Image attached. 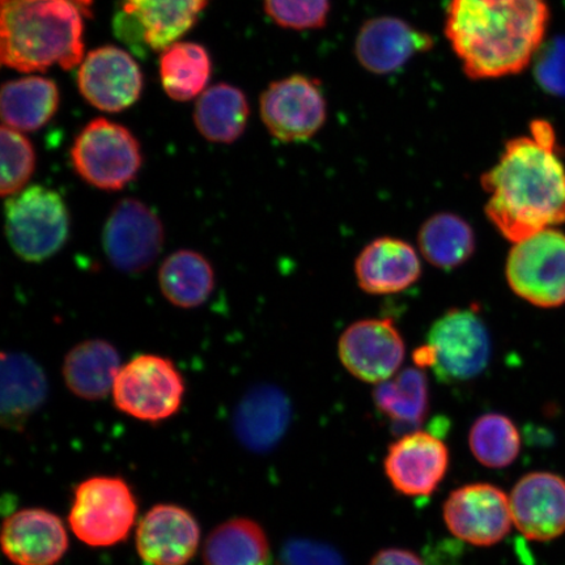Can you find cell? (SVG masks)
I'll return each mask as SVG.
<instances>
[{
  "instance_id": "cell-1",
  "label": "cell",
  "mask_w": 565,
  "mask_h": 565,
  "mask_svg": "<svg viewBox=\"0 0 565 565\" xmlns=\"http://www.w3.org/2000/svg\"><path fill=\"white\" fill-rule=\"evenodd\" d=\"M480 182L490 194L487 217L513 244L565 223V164L545 119H535L529 136L508 140Z\"/></svg>"
},
{
  "instance_id": "cell-2",
  "label": "cell",
  "mask_w": 565,
  "mask_h": 565,
  "mask_svg": "<svg viewBox=\"0 0 565 565\" xmlns=\"http://www.w3.org/2000/svg\"><path fill=\"white\" fill-rule=\"evenodd\" d=\"M548 23L546 0H450L445 34L470 79H499L530 65Z\"/></svg>"
},
{
  "instance_id": "cell-3",
  "label": "cell",
  "mask_w": 565,
  "mask_h": 565,
  "mask_svg": "<svg viewBox=\"0 0 565 565\" xmlns=\"http://www.w3.org/2000/svg\"><path fill=\"white\" fill-rule=\"evenodd\" d=\"M0 61L20 73L53 66L71 70L84 60V18L90 0H2Z\"/></svg>"
},
{
  "instance_id": "cell-4",
  "label": "cell",
  "mask_w": 565,
  "mask_h": 565,
  "mask_svg": "<svg viewBox=\"0 0 565 565\" xmlns=\"http://www.w3.org/2000/svg\"><path fill=\"white\" fill-rule=\"evenodd\" d=\"M489 329L472 309H451L429 329L415 352L419 369L430 366L445 384L465 383L482 374L491 359Z\"/></svg>"
},
{
  "instance_id": "cell-5",
  "label": "cell",
  "mask_w": 565,
  "mask_h": 565,
  "mask_svg": "<svg viewBox=\"0 0 565 565\" xmlns=\"http://www.w3.org/2000/svg\"><path fill=\"white\" fill-rule=\"evenodd\" d=\"M6 236L13 253L25 263L52 258L67 243L70 214L55 190L33 185L6 201Z\"/></svg>"
},
{
  "instance_id": "cell-6",
  "label": "cell",
  "mask_w": 565,
  "mask_h": 565,
  "mask_svg": "<svg viewBox=\"0 0 565 565\" xmlns=\"http://www.w3.org/2000/svg\"><path fill=\"white\" fill-rule=\"evenodd\" d=\"M71 161L88 185L104 192H118L136 180L143 157L130 130L109 119L97 118L76 137Z\"/></svg>"
},
{
  "instance_id": "cell-7",
  "label": "cell",
  "mask_w": 565,
  "mask_h": 565,
  "mask_svg": "<svg viewBox=\"0 0 565 565\" xmlns=\"http://www.w3.org/2000/svg\"><path fill=\"white\" fill-rule=\"evenodd\" d=\"M137 514V499L126 480L94 477L76 487L68 524L86 545L110 547L127 539Z\"/></svg>"
},
{
  "instance_id": "cell-8",
  "label": "cell",
  "mask_w": 565,
  "mask_h": 565,
  "mask_svg": "<svg viewBox=\"0 0 565 565\" xmlns=\"http://www.w3.org/2000/svg\"><path fill=\"white\" fill-rule=\"evenodd\" d=\"M119 412L147 423H160L179 412L185 381L167 358L145 353L122 366L113 386Z\"/></svg>"
},
{
  "instance_id": "cell-9",
  "label": "cell",
  "mask_w": 565,
  "mask_h": 565,
  "mask_svg": "<svg viewBox=\"0 0 565 565\" xmlns=\"http://www.w3.org/2000/svg\"><path fill=\"white\" fill-rule=\"evenodd\" d=\"M505 277L512 291L540 308L565 303V235L545 230L514 243Z\"/></svg>"
},
{
  "instance_id": "cell-10",
  "label": "cell",
  "mask_w": 565,
  "mask_h": 565,
  "mask_svg": "<svg viewBox=\"0 0 565 565\" xmlns=\"http://www.w3.org/2000/svg\"><path fill=\"white\" fill-rule=\"evenodd\" d=\"M259 110L268 132L285 143L312 139L328 118L321 84L303 75L271 83L260 96Z\"/></svg>"
},
{
  "instance_id": "cell-11",
  "label": "cell",
  "mask_w": 565,
  "mask_h": 565,
  "mask_svg": "<svg viewBox=\"0 0 565 565\" xmlns=\"http://www.w3.org/2000/svg\"><path fill=\"white\" fill-rule=\"evenodd\" d=\"M164 245L160 217L146 203L126 198L111 210L103 231L105 256L118 271L139 274L151 267Z\"/></svg>"
},
{
  "instance_id": "cell-12",
  "label": "cell",
  "mask_w": 565,
  "mask_h": 565,
  "mask_svg": "<svg viewBox=\"0 0 565 565\" xmlns=\"http://www.w3.org/2000/svg\"><path fill=\"white\" fill-rule=\"evenodd\" d=\"M444 521L451 534L472 546L497 545L513 524L510 497L489 483L463 486L445 501Z\"/></svg>"
},
{
  "instance_id": "cell-13",
  "label": "cell",
  "mask_w": 565,
  "mask_h": 565,
  "mask_svg": "<svg viewBox=\"0 0 565 565\" xmlns=\"http://www.w3.org/2000/svg\"><path fill=\"white\" fill-rule=\"evenodd\" d=\"M405 342L391 318L352 323L339 338L338 355L353 377L381 384L397 374L405 360Z\"/></svg>"
},
{
  "instance_id": "cell-14",
  "label": "cell",
  "mask_w": 565,
  "mask_h": 565,
  "mask_svg": "<svg viewBox=\"0 0 565 565\" xmlns=\"http://www.w3.org/2000/svg\"><path fill=\"white\" fill-rule=\"evenodd\" d=\"M77 86L96 109L117 113L138 102L143 76L130 54L116 46L98 47L83 60Z\"/></svg>"
},
{
  "instance_id": "cell-15",
  "label": "cell",
  "mask_w": 565,
  "mask_h": 565,
  "mask_svg": "<svg viewBox=\"0 0 565 565\" xmlns=\"http://www.w3.org/2000/svg\"><path fill=\"white\" fill-rule=\"evenodd\" d=\"M116 30L153 52L179 41L196 23L210 0H121Z\"/></svg>"
},
{
  "instance_id": "cell-16",
  "label": "cell",
  "mask_w": 565,
  "mask_h": 565,
  "mask_svg": "<svg viewBox=\"0 0 565 565\" xmlns=\"http://www.w3.org/2000/svg\"><path fill=\"white\" fill-rule=\"evenodd\" d=\"M513 524L529 541L548 542L565 533V479L548 471L530 472L510 497Z\"/></svg>"
},
{
  "instance_id": "cell-17",
  "label": "cell",
  "mask_w": 565,
  "mask_h": 565,
  "mask_svg": "<svg viewBox=\"0 0 565 565\" xmlns=\"http://www.w3.org/2000/svg\"><path fill=\"white\" fill-rule=\"evenodd\" d=\"M385 472L395 490L406 497H428L447 475L449 450L433 434H406L388 447Z\"/></svg>"
},
{
  "instance_id": "cell-18",
  "label": "cell",
  "mask_w": 565,
  "mask_h": 565,
  "mask_svg": "<svg viewBox=\"0 0 565 565\" xmlns=\"http://www.w3.org/2000/svg\"><path fill=\"white\" fill-rule=\"evenodd\" d=\"M201 529L185 508H151L137 530L138 554L147 565H186L200 547Z\"/></svg>"
},
{
  "instance_id": "cell-19",
  "label": "cell",
  "mask_w": 565,
  "mask_h": 565,
  "mask_svg": "<svg viewBox=\"0 0 565 565\" xmlns=\"http://www.w3.org/2000/svg\"><path fill=\"white\" fill-rule=\"evenodd\" d=\"M434 40L426 32L392 17L374 18L360 28L355 42L356 58L369 73L393 74L416 55L433 49Z\"/></svg>"
},
{
  "instance_id": "cell-20",
  "label": "cell",
  "mask_w": 565,
  "mask_h": 565,
  "mask_svg": "<svg viewBox=\"0 0 565 565\" xmlns=\"http://www.w3.org/2000/svg\"><path fill=\"white\" fill-rule=\"evenodd\" d=\"M2 548L15 565H55L67 553L68 535L58 515L26 508L6 519Z\"/></svg>"
},
{
  "instance_id": "cell-21",
  "label": "cell",
  "mask_w": 565,
  "mask_h": 565,
  "mask_svg": "<svg viewBox=\"0 0 565 565\" xmlns=\"http://www.w3.org/2000/svg\"><path fill=\"white\" fill-rule=\"evenodd\" d=\"M355 275L366 294H398L420 278L422 263L418 253L404 239L380 237L360 252Z\"/></svg>"
},
{
  "instance_id": "cell-22",
  "label": "cell",
  "mask_w": 565,
  "mask_h": 565,
  "mask_svg": "<svg viewBox=\"0 0 565 565\" xmlns=\"http://www.w3.org/2000/svg\"><path fill=\"white\" fill-rule=\"evenodd\" d=\"M291 404L279 387L252 388L237 406L233 427L245 448L265 454L277 447L291 422Z\"/></svg>"
},
{
  "instance_id": "cell-23",
  "label": "cell",
  "mask_w": 565,
  "mask_h": 565,
  "mask_svg": "<svg viewBox=\"0 0 565 565\" xmlns=\"http://www.w3.org/2000/svg\"><path fill=\"white\" fill-rule=\"evenodd\" d=\"M121 369L115 345L103 339H89L68 351L62 373L68 391L77 398L102 401L113 392Z\"/></svg>"
},
{
  "instance_id": "cell-24",
  "label": "cell",
  "mask_w": 565,
  "mask_h": 565,
  "mask_svg": "<svg viewBox=\"0 0 565 565\" xmlns=\"http://www.w3.org/2000/svg\"><path fill=\"white\" fill-rule=\"evenodd\" d=\"M47 380L39 363L25 353L3 352L2 412L3 426L21 429L28 419L45 404Z\"/></svg>"
},
{
  "instance_id": "cell-25",
  "label": "cell",
  "mask_w": 565,
  "mask_h": 565,
  "mask_svg": "<svg viewBox=\"0 0 565 565\" xmlns=\"http://www.w3.org/2000/svg\"><path fill=\"white\" fill-rule=\"evenodd\" d=\"M58 106L56 84L42 76L7 82L0 94L3 125L20 132L41 129L55 116Z\"/></svg>"
},
{
  "instance_id": "cell-26",
  "label": "cell",
  "mask_w": 565,
  "mask_h": 565,
  "mask_svg": "<svg viewBox=\"0 0 565 565\" xmlns=\"http://www.w3.org/2000/svg\"><path fill=\"white\" fill-rule=\"evenodd\" d=\"M159 286L172 306L182 309L201 307L214 291V267L201 253L177 250L162 263Z\"/></svg>"
},
{
  "instance_id": "cell-27",
  "label": "cell",
  "mask_w": 565,
  "mask_h": 565,
  "mask_svg": "<svg viewBox=\"0 0 565 565\" xmlns=\"http://www.w3.org/2000/svg\"><path fill=\"white\" fill-rule=\"evenodd\" d=\"M203 562L204 565H270V543L256 521L232 519L212 530L204 543Z\"/></svg>"
},
{
  "instance_id": "cell-28",
  "label": "cell",
  "mask_w": 565,
  "mask_h": 565,
  "mask_svg": "<svg viewBox=\"0 0 565 565\" xmlns=\"http://www.w3.org/2000/svg\"><path fill=\"white\" fill-rule=\"evenodd\" d=\"M249 118V104L242 89L216 84L198 98L194 122L203 138L230 145L243 136Z\"/></svg>"
},
{
  "instance_id": "cell-29",
  "label": "cell",
  "mask_w": 565,
  "mask_h": 565,
  "mask_svg": "<svg viewBox=\"0 0 565 565\" xmlns=\"http://www.w3.org/2000/svg\"><path fill=\"white\" fill-rule=\"evenodd\" d=\"M373 401L380 413L391 419L395 427H419L426 419L429 406V387L426 373L412 366L377 384Z\"/></svg>"
},
{
  "instance_id": "cell-30",
  "label": "cell",
  "mask_w": 565,
  "mask_h": 565,
  "mask_svg": "<svg viewBox=\"0 0 565 565\" xmlns=\"http://www.w3.org/2000/svg\"><path fill=\"white\" fill-rule=\"evenodd\" d=\"M418 243L422 256L444 270L459 267L476 252V233L461 216L441 212L423 223Z\"/></svg>"
},
{
  "instance_id": "cell-31",
  "label": "cell",
  "mask_w": 565,
  "mask_h": 565,
  "mask_svg": "<svg viewBox=\"0 0 565 565\" xmlns=\"http://www.w3.org/2000/svg\"><path fill=\"white\" fill-rule=\"evenodd\" d=\"M160 76L167 95L175 102L202 95L211 76L206 49L194 42H174L161 52Z\"/></svg>"
},
{
  "instance_id": "cell-32",
  "label": "cell",
  "mask_w": 565,
  "mask_h": 565,
  "mask_svg": "<svg viewBox=\"0 0 565 565\" xmlns=\"http://www.w3.org/2000/svg\"><path fill=\"white\" fill-rule=\"evenodd\" d=\"M472 455L487 468L503 469L515 461L521 450V436L515 424L503 414L480 416L470 429Z\"/></svg>"
},
{
  "instance_id": "cell-33",
  "label": "cell",
  "mask_w": 565,
  "mask_h": 565,
  "mask_svg": "<svg viewBox=\"0 0 565 565\" xmlns=\"http://www.w3.org/2000/svg\"><path fill=\"white\" fill-rule=\"evenodd\" d=\"M2 181L0 192L3 196H12L25 189L35 168L34 148L26 137L18 130L2 126Z\"/></svg>"
},
{
  "instance_id": "cell-34",
  "label": "cell",
  "mask_w": 565,
  "mask_h": 565,
  "mask_svg": "<svg viewBox=\"0 0 565 565\" xmlns=\"http://www.w3.org/2000/svg\"><path fill=\"white\" fill-rule=\"evenodd\" d=\"M265 12L286 30L310 31L327 25L330 0H264Z\"/></svg>"
},
{
  "instance_id": "cell-35",
  "label": "cell",
  "mask_w": 565,
  "mask_h": 565,
  "mask_svg": "<svg viewBox=\"0 0 565 565\" xmlns=\"http://www.w3.org/2000/svg\"><path fill=\"white\" fill-rule=\"evenodd\" d=\"M536 54V82L547 94L565 97V38L548 41Z\"/></svg>"
},
{
  "instance_id": "cell-36",
  "label": "cell",
  "mask_w": 565,
  "mask_h": 565,
  "mask_svg": "<svg viewBox=\"0 0 565 565\" xmlns=\"http://www.w3.org/2000/svg\"><path fill=\"white\" fill-rule=\"evenodd\" d=\"M277 565H345L341 554L324 543L295 539L282 546Z\"/></svg>"
},
{
  "instance_id": "cell-37",
  "label": "cell",
  "mask_w": 565,
  "mask_h": 565,
  "mask_svg": "<svg viewBox=\"0 0 565 565\" xmlns=\"http://www.w3.org/2000/svg\"><path fill=\"white\" fill-rule=\"evenodd\" d=\"M370 565H426L420 557L412 551L402 548H386L373 557Z\"/></svg>"
}]
</instances>
